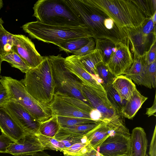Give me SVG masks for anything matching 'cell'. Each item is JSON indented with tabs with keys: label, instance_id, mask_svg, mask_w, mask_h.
I'll return each mask as SVG.
<instances>
[{
	"label": "cell",
	"instance_id": "1",
	"mask_svg": "<svg viewBox=\"0 0 156 156\" xmlns=\"http://www.w3.org/2000/svg\"><path fill=\"white\" fill-rule=\"evenodd\" d=\"M82 23L95 39H107L115 42L127 43L129 40L122 29L103 12L90 4L87 0H65Z\"/></svg>",
	"mask_w": 156,
	"mask_h": 156
},
{
	"label": "cell",
	"instance_id": "2",
	"mask_svg": "<svg viewBox=\"0 0 156 156\" xmlns=\"http://www.w3.org/2000/svg\"><path fill=\"white\" fill-rule=\"evenodd\" d=\"M111 18L119 29L135 28L147 18L134 0H87Z\"/></svg>",
	"mask_w": 156,
	"mask_h": 156
},
{
	"label": "cell",
	"instance_id": "3",
	"mask_svg": "<svg viewBox=\"0 0 156 156\" xmlns=\"http://www.w3.org/2000/svg\"><path fill=\"white\" fill-rule=\"evenodd\" d=\"M20 81L36 100L50 105L55 94L56 85L48 56L37 66L25 73L24 78Z\"/></svg>",
	"mask_w": 156,
	"mask_h": 156
},
{
	"label": "cell",
	"instance_id": "4",
	"mask_svg": "<svg viewBox=\"0 0 156 156\" xmlns=\"http://www.w3.org/2000/svg\"><path fill=\"white\" fill-rule=\"evenodd\" d=\"M22 28L32 38L55 45L71 40L81 38H93L85 26H64L49 25L37 21L29 22Z\"/></svg>",
	"mask_w": 156,
	"mask_h": 156
},
{
	"label": "cell",
	"instance_id": "5",
	"mask_svg": "<svg viewBox=\"0 0 156 156\" xmlns=\"http://www.w3.org/2000/svg\"><path fill=\"white\" fill-rule=\"evenodd\" d=\"M33 9V16L37 21L43 24L64 26H85L65 0H39Z\"/></svg>",
	"mask_w": 156,
	"mask_h": 156
},
{
	"label": "cell",
	"instance_id": "6",
	"mask_svg": "<svg viewBox=\"0 0 156 156\" xmlns=\"http://www.w3.org/2000/svg\"><path fill=\"white\" fill-rule=\"evenodd\" d=\"M0 77V82L6 87L10 100H14L22 105L40 122L52 116L50 106L36 100L27 92L20 81L10 77L1 76Z\"/></svg>",
	"mask_w": 156,
	"mask_h": 156
},
{
	"label": "cell",
	"instance_id": "7",
	"mask_svg": "<svg viewBox=\"0 0 156 156\" xmlns=\"http://www.w3.org/2000/svg\"><path fill=\"white\" fill-rule=\"evenodd\" d=\"M48 58L51 65L55 83V92L58 91L68 94L91 107L83 94V83L65 67V58L62 57L61 54L56 56L50 55Z\"/></svg>",
	"mask_w": 156,
	"mask_h": 156
},
{
	"label": "cell",
	"instance_id": "8",
	"mask_svg": "<svg viewBox=\"0 0 156 156\" xmlns=\"http://www.w3.org/2000/svg\"><path fill=\"white\" fill-rule=\"evenodd\" d=\"M82 91L91 107L99 112L102 121L110 120L122 115L108 100L106 92L90 85L83 84Z\"/></svg>",
	"mask_w": 156,
	"mask_h": 156
},
{
	"label": "cell",
	"instance_id": "9",
	"mask_svg": "<svg viewBox=\"0 0 156 156\" xmlns=\"http://www.w3.org/2000/svg\"><path fill=\"white\" fill-rule=\"evenodd\" d=\"M12 49L31 69L39 65L45 57L38 52L30 39L22 34H13Z\"/></svg>",
	"mask_w": 156,
	"mask_h": 156
},
{
	"label": "cell",
	"instance_id": "10",
	"mask_svg": "<svg viewBox=\"0 0 156 156\" xmlns=\"http://www.w3.org/2000/svg\"><path fill=\"white\" fill-rule=\"evenodd\" d=\"M129 43H117V49L105 64L110 72L115 77L125 74L133 62Z\"/></svg>",
	"mask_w": 156,
	"mask_h": 156
},
{
	"label": "cell",
	"instance_id": "11",
	"mask_svg": "<svg viewBox=\"0 0 156 156\" xmlns=\"http://www.w3.org/2000/svg\"><path fill=\"white\" fill-rule=\"evenodd\" d=\"M3 107L27 133L39 134L41 123L22 105L10 100Z\"/></svg>",
	"mask_w": 156,
	"mask_h": 156
},
{
	"label": "cell",
	"instance_id": "12",
	"mask_svg": "<svg viewBox=\"0 0 156 156\" xmlns=\"http://www.w3.org/2000/svg\"><path fill=\"white\" fill-rule=\"evenodd\" d=\"M103 156H131L130 136L115 133L106 139L99 147Z\"/></svg>",
	"mask_w": 156,
	"mask_h": 156
},
{
	"label": "cell",
	"instance_id": "13",
	"mask_svg": "<svg viewBox=\"0 0 156 156\" xmlns=\"http://www.w3.org/2000/svg\"><path fill=\"white\" fill-rule=\"evenodd\" d=\"M131 45L134 58L144 55L156 41V34H147L140 26L135 28L122 29Z\"/></svg>",
	"mask_w": 156,
	"mask_h": 156
},
{
	"label": "cell",
	"instance_id": "14",
	"mask_svg": "<svg viewBox=\"0 0 156 156\" xmlns=\"http://www.w3.org/2000/svg\"><path fill=\"white\" fill-rule=\"evenodd\" d=\"M44 150L37 135L28 133L18 141L12 142L6 153L15 156H33Z\"/></svg>",
	"mask_w": 156,
	"mask_h": 156
},
{
	"label": "cell",
	"instance_id": "15",
	"mask_svg": "<svg viewBox=\"0 0 156 156\" xmlns=\"http://www.w3.org/2000/svg\"><path fill=\"white\" fill-rule=\"evenodd\" d=\"M64 65L66 69L78 78L83 84L89 85L106 92L102 85L87 70L78 56L73 55L65 58Z\"/></svg>",
	"mask_w": 156,
	"mask_h": 156
},
{
	"label": "cell",
	"instance_id": "16",
	"mask_svg": "<svg viewBox=\"0 0 156 156\" xmlns=\"http://www.w3.org/2000/svg\"><path fill=\"white\" fill-rule=\"evenodd\" d=\"M0 129L12 142L18 141L28 133L3 107H0Z\"/></svg>",
	"mask_w": 156,
	"mask_h": 156
},
{
	"label": "cell",
	"instance_id": "17",
	"mask_svg": "<svg viewBox=\"0 0 156 156\" xmlns=\"http://www.w3.org/2000/svg\"><path fill=\"white\" fill-rule=\"evenodd\" d=\"M49 106L53 115L92 119L90 113L76 107L55 94Z\"/></svg>",
	"mask_w": 156,
	"mask_h": 156
},
{
	"label": "cell",
	"instance_id": "18",
	"mask_svg": "<svg viewBox=\"0 0 156 156\" xmlns=\"http://www.w3.org/2000/svg\"><path fill=\"white\" fill-rule=\"evenodd\" d=\"M131 156H148L147 153L148 140L144 129L136 127L130 135Z\"/></svg>",
	"mask_w": 156,
	"mask_h": 156
},
{
	"label": "cell",
	"instance_id": "19",
	"mask_svg": "<svg viewBox=\"0 0 156 156\" xmlns=\"http://www.w3.org/2000/svg\"><path fill=\"white\" fill-rule=\"evenodd\" d=\"M148 99L142 95L136 89L131 98L127 101L122 108L120 113L123 117L129 119H132L143 104Z\"/></svg>",
	"mask_w": 156,
	"mask_h": 156
},
{
	"label": "cell",
	"instance_id": "20",
	"mask_svg": "<svg viewBox=\"0 0 156 156\" xmlns=\"http://www.w3.org/2000/svg\"><path fill=\"white\" fill-rule=\"evenodd\" d=\"M112 85L121 98L126 101L131 98L136 89V85L132 81L123 75L115 77Z\"/></svg>",
	"mask_w": 156,
	"mask_h": 156
},
{
	"label": "cell",
	"instance_id": "21",
	"mask_svg": "<svg viewBox=\"0 0 156 156\" xmlns=\"http://www.w3.org/2000/svg\"><path fill=\"white\" fill-rule=\"evenodd\" d=\"M145 55L133 59V62L124 76L130 79L137 85H142L143 79L146 66Z\"/></svg>",
	"mask_w": 156,
	"mask_h": 156
},
{
	"label": "cell",
	"instance_id": "22",
	"mask_svg": "<svg viewBox=\"0 0 156 156\" xmlns=\"http://www.w3.org/2000/svg\"><path fill=\"white\" fill-rule=\"evenodd\" d=\"M78 57L87 70L100 83L97 73V66L103 60L99 50L95 49L90 53Z\"/></svg>",
	"mask_w": 156,
	"mask_h": 156
},
{
	"label": "cell",
	"instance_id": "23",
	"mask_svg": "<svg viewBox=\"0 0 156 156\" xmlns=\"http://www.w3.org/2000/svg\"><path fill=\"white\" fill-rule=\"evenodd\" d=\"M94 40L95 49L99 50L103 62L106 64L116 50L118 42H115L107 39H97Z\"/></svg>",
	"mask_w": 156,
	"mask_h": 156
},
{
	"label": "cell",
	"instance_id": "24",
	"mask_svg": "<svg viewBox=\"0 0 156 156\" xmlns=\"http://www.w3.org/2000/svg\"><path fill=\"white\" fill-rule=\"evenodd\" d=\"M84 136L72 132L64 128L60 127L53 138L62 142L66 148L76 143L83 142V139Z\"/></svg>",
	"mask_w": 156,
	"mask_h": 156
},
{
	"label": "cell",
	"instance_id": "25",
	"mask_svg": "<svg viewBox=\"0 0 156 156\" xmlns=\"http://www.w3.org/2000/svg\"><path fill=\"white\" fill-rule=\"evenodd\" d=\"M60 128L57 116L52 115L48 119L41 123L39 134L53 138Z\"/></svg>",
	"mask_w": 156,
	"mask_h": 156
},
{
	"label": "cell",
	"instance_id": "26",
	"mask_svg": "<svg viewBox=\"0 0 156 156\" xmlns=\"http://www.w3.org/2000/svg\"><path fill=\"white\" fill-rule=\"evenodd\" d=\"M2 56L3 61L8 62L23 73H26L31 69L12 49Z\"/></svg>",
	"mask_w": 156,
	"mask_h": 156
},
{
	"label": "cell",
	"instance_id": "27",
	"mask_svg": "<svg viewBox=\"0 0 156 156\" xmlns=\"http://www.w3.org/2000/svg\"><path fill=\"white\" fill-rule=\"evenodd\" d=\"M90 38L74 39L60 43L56 45L58 47L60 51H64L67 53H73L86 44Z\"/></svg>",
	"mask_w": 156,
	"mask_h": 156
},
{
	"label": "cell",
	"instance_id": "28",
	"mask_svg": "<svg viewBox=\"0 0 156 156\" xmlns=\"http://www.w3.org/2000/svg\"><path fill=\"white\" fill-rule=\"evenodd\" d=\"M97 71L100 83L105 89L112 85L115 77L110 72L103 61L97 65Z\"/></svg>",
	"mask_w": 156,
	"mask_h": 156
},
{
	"label": "cell",
	"instance_id": "29",
	"mask_svg": "<svg viewBox=\"0 0 156 156\" xmlns=\"http://www.w3.org/2000/svg\"><path fill=\"white\" fill-rule=\"evenodd\" d=\"M13 34L0 25V54L2 56L10 51L13 47Z\"/></svg>",
	"mask_w": 156,
	"mask_h": 156
},
{
	"label": "cell",
	"instance_id": "30",
	"mask_svg": "<svg viewBox=\"0 0 156 156\" xmlns=\"http://www.w3.org/2000/svg\"><path fill=\"white\" fill-rule=\"evenodd\" d=\"M57 116L58 122L61 128H66L81 124L98 123L101 122L84 118Z\"/></svg>",
	"mask_w": 156,
	"mask_h": 156
},
{
	"label": "cell",
	"instance_id": "31",
	"mask_svg": "<svg viewBox=\"0 0 156 156\" xmlns=\"http://www.w3.org/2000/svg\"><path fill=\"white\" fill-rule=\"evenodd\" d=\"M156 85V61L147 65L143 79V85L150 89L155 88Z\"/></svg>",
	"mask_w": 156,
	"mask_h": 156
},
{
	"label": "cell",
	"instance_id": "32",
	"mask_svg": "<svg viewBox=\"0 0 156 156\" xmlns=\"http://www.w3.org/2000/svg\"><path fill=\"white\" fill-rule=\"evenodd\" d=\"M37 135L44 150L48 149L61 152L62 149L65 148L63 143L60 141L40 134Z\"/></svg>",
	"mask_w": 156,
	"mask_h": 156
},
{
	"label": "cell",
	"instance_id": "33",
	"mask_svg": "<svg viewBox=\"0 0 156 156\" xmlns=\"http://www.w3.org/2000/svg\"><path fill=\"white\" fill-rule=\"evenodd\" d=\"M55 94L61 98L82 110L90 113L94 109L90 106L81 100L69 95L58 91Z\"/></svg>",
	"mask_w": 156,
	"mask_h": 156
},
{
	"label": "cell",
	"instance_id": "34",
	"mask_svg": "<svg viewBox=\"0 0 156 156\" xmlns=\"http://www.w3.org/2000/svg\"><path fill=\"white\" fill-rule=\"evenodd\" d=\"M105 89L108 100L120 113L122 108L127 101L123 100L121 98L112 85Z\"/></svg>",
	"mask_w": 156,
	"mask_h": 156
},
{
	"label": "cell",
	"instance_id": "35",
	"mask_svg": "<svg viewBox=\"0 0 156 156\" xmlns=\"http://www.w3.org/2000/svg\"><path fill=\"white\" fill-rule=\"evenodd\" d=\"M134 1L147 18L151 17L156 11V0H134Z\"/></svg>",
	"mask_w": 156,
	"mask_h": 156
},
{
	"label": "cell",
	"instance_id": "36",
	"mask_svg": "<svg viewBox=\"0 0 156 156\" xmlns=\"http://www.w3.org/2000/svg\"><path fill=\"white\" fill-rule=\"evenodd\" d=\"M88 143L82 142L76 143L71 146L62 149L61 152L64 156H81L83 154L84 148Z\"/></svg>",
	"mask_w": 156,
	"mask_h": 156
},
{
	"label": "cell",
	"instance_id": "37",
	"mask_svg": "<svg viewBox=\"0 0 156 156\" xmlns=\"http://www.w3.org/2000/svg\"><path fill=\"white\" fill-rule=\"evenodd\" d=\"M99 123L81 124L63 128L72 132L85 135Z\"/></svg>",
	"mask_w": 156,
	"mask_h": 156
},
{
	"label": "cell",
	"instance_id": "38",
	"mask_svg": "<svg viewBox=\"0 0 156 156\" xmlns=\"http://www.w3.org/2000/svg\"><path fill=\"white\" fill-rule=\"evenodd\" d=\"M95 48V40L93 38L91 37L89 41L86 44L73 53L78 57H82L90 53Z\"/></svg>",
	"mask_w": 156,
	"mask_h": 156
},
{
	"label": "cell",
	"instance_id": "39",
	"mask_svg": "<svg viewBox=\"0 0 156 156\" xmlns=\"http://www.w3.org/2000/svg\"><path fill=\"white\" fill-rule=\"evenodd\" d=\"M156 41L154 42L150 49L145 55V61L146 65H149L156 61Z\"/></svg>",
	"mask_w": 156,
	"mask_h": 156
},
{
	"label": "cell",
	"instance_id": "40",
	"mask_svg": "<svg viewBox=\"0 0 156 156\" xmlns=\"http://www.w3.org/2000/svg\"><path fill=\"white\" fill-rule=\"evenodd\" d=\"M10 101L6 87L0 82V107H3Z\"/></svg>",
	"mask_w": 156,
	"mask_h": 156
},
{
	"label": "cell",
	"instance_id": "41",
	"mask_svg": "<svg viewBox=\"0 0 156 156\" xmlns=\"http://www.w3.org/2000/svg\"><path fill=\"white\" fill-rule=\"evenodd\" d=\"M12 142L3 133L0 135V153H6L7 148Z\"/></svg>",
	"mask_w": 156,
	"mask_h": 156
},
{
	"label": "cell",
	"instance_id": "42",
	"mask_svg": "<svg viewBox=\"0 0 156 156\" xmlns=\"http://www.w3.org/2000/svg\"><path fill=\"white\" fill-rule=\"evenodd\" d=\"M149 154L150 156H156V126L152 136L150 145Z\"/></svg>",
	"mask_w": 156,
	"mask_h": 156
},
{
	"label": "cell",
	"instance_id": "43",
	"mask_svg": "<svg viewBox=\"0 0 156 156\" xmlns=\"http://www.w3.org/2000/svg\"><path fill=\"white\" fill-rule=\"evenodd\" d=\"M156 94L155 96V98L153 104L149 108H147L146 109V112L145 114L148 115L149 117L151 116H156Z\"/></svg>",
	"mask_w": 156,
	"mask_h": 156
},
{
	"label": "cell",
	"instance_id": "44",
	"mask_svg": "<svg viewBox=\"0 0 156 156\" xmlns=\"http://www.w3.org/2000/svg\"><path fill=\"white\" fill-rule=\"evenodd\" d=\"M32 156H52L47 153L44 151L37 152L34 154Z\"/></svg>",
	"mask_w": 156,
	"mask_h": 156
},
{
	"label": "cell",
	"instance_id": "45",
	"mask_svg": "<svg viewBox=\"0 0 156 156\" xmlns=\"http://www.w3.org/2000/svg\"><path fill=\"white\" fill-rule=\"evenodd\" d=\"M156 11L153 14L151 17L152 21L154 23V24L156 25Z\"/></svg>",
	"mask_w": 156,
	"mask_h": 156
},
{
	"label": "cell",
	"instance_id": "46",
	"mask_svg": "<svg viewBox=\"0 0 156 156\" xmlns=\"http://www.w3.org/2000/svg\"><path fill=\"white\" fill-rule=\"evenodd\" d=\"M3 61L1 55L0 54V73L1 71V65L2 62Z\"/></svg>",
	"mask_w": 156,
	"mask_h": 156
},
{
	"label": "cell",
	"instance_id": "47",
	"mask_svg": "<svg viewBox=\"0 0 156 156\" xmlns=\"http://www.w3.org/2000/svg\"><path fill=\"white\" fill-rule=\"evenodd\" d=\"M3 2L2 0H0V10L3 6Z\"/></svg>",
	"mask_w": 156,
	"mask_h": 156
},
{
	"label": "cell",
	"instance_id": "48",
	"mask_svg": "<svg viewBox=\"0 0 156 156\" xmlns=\"http://www.w3.org/2000/svg\"><path fill=\"white\" fill-rule=\"evenodd\" d=\"M4 23V21L1 18H0V25H2Z\"/></svg>",
	"mask_w": 156,
	"mask_h": 156
}]
</instances>
